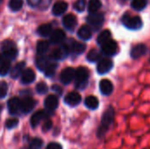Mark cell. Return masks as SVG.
<instances>
[{"mask_svg":"<svg viewBox=\"0 0 150 149\" xmlns=\"http://www.w3.org/2000/svg\"><path fill=\"white\" fill-rule=\"evenodd\" d=\"M147 46H145L144 44H138L136 46H134L132 50H131V56L134 59H138L141 58L142 55H144L147 53Z\"/></svg>","mask_w":150,"mask_h":149,"instance_id":"18","label":"cell"},{"mask_svg":"<svg viewBox=\"0 0 150 149\" xmlns=\"http://www.w3.org/2000/svg\"><path fill=\"white\" fill-rule=\"evenodd\" d=\"M49 63H50V62H49L48 59H47V57H45V56H41V57L38 58L37 61H36L37 68H38L40 70H41V71H44V70L46 69V68L48 66Z\"/></svg>","mask_w":150,"mask_h":149,"instance_id":"30","label":"cell"},{"mask_svg":"<svg viewBox=\"0 0 150 149\" xmlns=\"http://www.w3.org/2000/svg\"><path fill=\"white\" fill-rule=\"evenodd\" d=\"M8 85L5 82H2L0 83V98H4L7 95Z\"/></svg>","mask_w":150,"mask_h":149,"instance_id":"39","label":"cell"},{"mask_svg":"<svg viewBox=\"0 0 150 149\" xmlns=\"http://www.w3.org/2000/svg\"><path fill=\"white\" fill-rule=\"evenodd\" d=\"M20 103H21L20 99L18 97H12L8 101L7 105H8V110L11 115H17L18 114L19 112H21Z\"/></svg>","mask_w":150,"mask_h":149,"instance_id":"13","label":"cell"},{"mask_svg":"<svg viewBox=\"0 0 150 149\" xmlns=\"http://www.w3.org/2000/svg\"><path fill=\"white\" fill-rule=\"evenodd\" d=\"M42 2V0H27V3L29 5H31L32 7H35L38 6L39 4H40Z\"/></svg>","mask_w":150,"mask_h":149,"instance_id":"42","label":"cell"},{"mask_svg":"<svg viewBox=\"0 0 150 149\" xmlns=\"http://www.w3.org/2000/svg\"><path fill=\"white\" fill-rule=\"evenodd\" d=\"M70 53V48L69 44H63L62 46H60L59 47L55 48L52 54H51V57L54 60L56 61H62L63 59H65L69 54Z\"/></svg>","mask_w":150,"mask_h":149,"instance_id":"6","label":"cell"},{"mask_svg":"<svg viewBox=\"0 0 150 149\" xmlns=\"http://www.w3.org/2000/svg\"><path fill=\"white\" fill-rule=\"evenodd\" d=\"M69 48H70V53L73 52L76 54H81L84 52V50L86 49V45L81 42H76L75 40H72V43L69 44Z\"/></svg>","mask_w":150,"mask_h":149,"instance_id":"22","label":"cell"},{"mask_svg":"<svg viewBox=\"0 0 150 149\" xmlns=\"http://www.w3.org/2000/svg\"><path fill=\"white\" fill-rule=\"evenodd\" d=\"M120 1H122V2H126L127 0H120Z\"/></svg>","mask_w":150,"mask_h":149,"instance_id":"46","label":"cell"},{"mask_svg":"<svg viewBox=\"0 0 150 149\" xmlns=\"http://www.w3.org/2000/svg\"><path fill=\"white\" fill-rule=\"evenodd\" d=\"M111 39H112V33H111V32L108 31V30H105V31H103L102 32L99 33L97 41H98V43L100 46H102L103 44H105V42H107Z\"/></svg>","mask_w":150,"mask_h":149,"instance_id":"27","label":"cell"},{"mask_svg":"<svg viewBox=\"0 0 150 149\" xmlns=\"http://www.w3.org/2000/svg\"><path fill=\"white\" fill-rule=\"evenodd\" d=\"M100 59V53L97 49H91L87 54V60L91 62L98 61Z\"/></svg>","mask_w":150,"mask_h":149,"instance_id":"31","label":"cell"},{"mask_svg":"<svg viewBox=\"0 0 150 149\" xmlns=\"http://www.w3.org/2000/svg\"><path fill=\"white\" fill-rule=\"evenodd\" d=\"M104 21H105L104 14L99 12L90 13V15L87 18V22L89 24V26L96 31L102 27Z\"/></svg>","mask_w":150,"mask_h":149,"instance_id":"5","label":"cell"},{"mask_svg":"<svg viewBox=\"0 0 150 149\" xmlns=\"http://www.w3.org/2000/svg\"><path fill=\"white\" fill-rule=\"evenodd\" d=\"M20 110L25 114L31 112L36 105V102L30 97H25V98L20 100Z\"/></svg>","mask_w":150,"mask_h":149,"instance_id":"11","label":"cell"},{"mask_svg":"<svg viewBox=\"0 0 150 149\" xmlns=\"http://www.w3.org/2000/svg\"><path fill=\"white\" fill-rule=\"evenodd\" d=\"M1 48H2V52H3L4 56L5 57V59H7L9 61L14 60L18 55L17 46L12 40H4L2 43Z\"/></svg>","mask_w":150,"mask_h":149,"instance_id":"3","label":"cell"},{"mask_svg":"<svg viewBox=\"0 0 150 149\" xmlns=\"http://www.w3.org/2000/svg\"><path fill=\"white\" fill-rule=\"evenodd\" d=\"M36 91L40 95L46 94L48 91V87L45 83H39L36 86Z\"/></svg>","mask_w":150,"mask_h":149,"instance_id":"37","label":"cell"},{"mask_svg":"<svg viewBox=\"0 0 150 149\" xmlns=\"http://www.w3.org/2000/svg\"><path fill=\"white\" fill-rule=\"evenodd\" d=\"M43 146V141L40 138H33L30 143L28 149H40Z\"/></svg>","mask_w":150,"mask_h":149,"instance_id":"34","label":"cell"},{"mask_svg":"<svg viewBox=\"0 0 150 149\" xmlns=\"http://www.w3.org/2000/svg\"><path fill=\"white\" fill-rule=\"evenodd\" d=\"M56 68H57V64L56 63H49L48 64V66L46 68V69L43 71L44 73H45V75L47 76H53L54 75V73H55V71H56Z\"/></svg>","mask_w":150,"mask_h":149,"instance_id":"35","label":"cell"},{"mask_svg":"<svg viewBox=\"0 0 150 149\" xmlns=\"http://www.w3.org/2000/svg\"><path fill=\"white\" fill-rule=\"evenodd\" d=\"M2 109H3V106H2V105H0V112H1V111H2Z\"/></svg>","mask_w":150,"mask_h":149,"instance_id":"44","label":"cell"},{"mask_svg":"<svg viewBox=\"0 0 150 149\" xmlns=\"http://www.w3.org/2000/svg\"><path fill=\"white\" fill-rule=\"evenodd\" d=\"M49 48V43L47 40H40L37 43V47H36V50H37V54L40 55H43L45 54Z\"/></svg>","mask_w":150,"mask_h":149,"instance_id":"26","label":"cell"},{"mask_svg":"<svg viewBox=\"0 0 150 149\" xmlns=\"http://www.w3.org/2000/svg\"><path fill=\"white\" fill-rule=\"evenodd\" d=\"M76 23H77L76 18L73 14H68L64 16L62 18V25L68 30H73L76 25Z\"/></svg>","mask_w":150,"mask_h":149,"instance_id":"17","label":"cell"},{"mask_svg":"<svg viewBox=\"0 0 150 149\" xmlns=\"http://www.w3.org/2000/svg\"><path fill=\"white\" fill-rule=\"evenodd\" d=\"M75 74H76V70L73 68L69 67V68H64L60 75L61 82L64 85L69 84L75 79Z\"/></svg>","mask_w":150,"mask_h":149,"instance_id":"8","label":"cell"},{"mask_svg":"<svg viewBox=\"0 0 150 149\" xmlns=\"http://www.w3.org/2000/svg\"><path fill=\"white\" fill-rule=\"evenodd\" d=\"M67 9H68V4L63 1H59L54 4L52 8V12L54 16H61L67 11Z\"/></svg>","mask_w":150,"mask_h":149,"instance_id":"20","label":"cell"},{"mask_svg":"<svg viewBox=\"0 0 150 149\" xmlns=\"http://www.w3.org/2000/svg\"><path fill=\"white\" fill-rule=\"evenodd\" d=\"M23 6V0H10L9 8L13 11H19Z\"/></svg>","mask_w":150,"mask_h":149,"instance_id":"32","label":"cell"},{"mask_svg":"<svg viewBox=\"0 0 150 149\" xmlns=\"http://www.w3.org/2000/svg\"><path fill=\"white\" fill-rule=\"evenodd\" d=\"M46 117H47V113L44 111H38L36 112L34 114H33V116L31 117L30 119V124L31 126L33 128H35L38 126V125L40 123V121L42 119H44Z\"/></svg>","mask_w":150,"mask_h":149,"instance_id":"16","label":"cell"},{"mask_svg":"<svg viewBox=\"0 0 150 149\" xmlns=\"http://www.w3.org/2000/svg\"><path fill=\"white\" fill-rule=\"evenodd\" d=\"M101 1L100 0H90L88 4V11L90 13L98 12V11L101 7Z\"/></svg>","mask_w":150,"mask_h":149,"instance_id":"28","label":"cell"},{"mask_svg":"<svg viewBox=\"0 0 150 149\" xmlns=\"http://www.w3.org/2000/svg\"><path fill=\"white\" fill-rule=\"evenodd\" d=\"M11 69V61L5 59L0 63V76H6Z\"/></svg>","mask_w":150,"mask_h":149,"instance_id":"29","label":"cell"},{"mask_svg":"<svg viewBox=\"0 0 150 149\" xmlns=\"http://www.w3.org/2000/svg\"><path fill=\"white\" fill-rule=\"evenodd\" d=\"M25 61H21V62L17 63L11 71V77L13 79H16L18 76H20L21 74L23 73L24 69H25Z\"/></svg>","mask_w":150,"mask_h":149,"instance_id":"23","label":"cell"},{"mask_svg":"<svg viewBox=\"0 0 150 149\" xmlns=\"http://www.w3.org/2000/svg\"><path fill=\"white\" fill-rule=\"evenodd\" d=\"M122 22L124 25L131 30H138L142 27V20L138 16H128L125 15L122 18Z\"/></svg>","mask_w":150,"mask_h":149,"instance_id":"4","label":"cell"},{"mask_svg":"<svg viewBox=\"0 0 150 149\" xmlns=\"http://www.w3.org/2000/svg\"><path fill=\"white\" fill-rule=\"evenodd\" d=\"M37 32L41 37H48L52 32V25L49 24H43L39 26Z\"/></svg>","mask_w":150,"mask_h":149,"instance_id":"25","label":"cell"},{"mask_svg":"<svg viewBox=\"0 0 150 149\" xmlns=\"http://www.w3.org/2000/svg\"><path fill=\"white\" fill-rule=\"evenodd\" d=\"M89 70L85 67H79L75 74V85L79 90H83L87 87L89 82Z\"/></svg>","mask_w":150,"mask_h":149,"instance_id":"2","label":"cell"},{"mask_svg":"<svg viewBox=\"0 0 150 149\" xmlns=\"http://www.w3.org/2000/svg\"><path fill=\"white\" fill-rule=\"evenodd\" d=\"M84 105L90 110H96V109L98 108L99 102H98V99L96 97H94V96H89V97H87L85 98Z\"/></svg>","mask_w":150,"mask_h":149,"instance_id":"24","label":"cell"},{"mask_svg":"<svg viewBox=\"0 0 150 149\" xmlns=\"http://www.w3.org/2000/svg\"><path fill=\"white\" fill-rule=\"evenodd\" d=\"M52 89H53L55 92H57L60 96L62 94V89L60 86H58V85H54V86L52 87Z\"/></svg>","mask_w":150,"mask_h":149,"instance_id":"43","label":"cell"},{"mask_svg":"<svg viewBox=\"0 0 150 149\" xmlns=\"http://www.w3.org/2000/svg\"><path fill=\"white\" fill-rule=\"evenodd\" d=\"M35 80V74L32 68L24 69L21 74V83L23 84H30Z\"/></svg>","mask_w":150,"mask_h":149,"instance_id":"19","label":"cell"},{"mask_svg":"<svg viewBox=\"0 0 150 149\" xmlns=\"http://www.w3.org/2000/svg\"><path fill=\"white\" fill-rule=\"evenodd\" d=\"M65 32L62 29H56L54 31H52L50 37V42L53 44H60L65 40Z\"/></svg>","mask_w":150,"mask_h":149,"instance_id":"15","label":"cell"},{"mask_svg":"<svg viewBox=\"0 0 150 149\" xmlns=\"http://www.w3.org/2000/svg\"><path fill=\"white\" fill-rule=\"evenodd\" d=\"M59 105V99L55 95H49L44 101V105L47 112H53L55 111Z\"/></svg>","mask_w":150,"mask_h":149,"instance_id":"10","label":"cell"},{"mask_svg":"<svg viewBox=\"0 0 150 149\" xmlns=\"http://www.w3.org/2000/svg\"><path fill=\"white\" fill-rule=\"evenodd\" d=\"M85 6H86V0H76V3L74 4V8L79 12L83 11Z\"/></svg>","mask_w":150,"mask_h":149,"instance_id":"36","label":"cell"},{"mask_svg":"<svg viewBox=\"0 0 150 149\" xmlns=\"http://www.w3.org/2000/svg\"><path fill=\"white\" fill-rule=\"evenodd\" d=\"M52 126H53V123H52V121L48 119V120L45 121V123L43 124V126H42V130H43L44 132L49 131V130L52 128Z\"/></svg>","mask_w":150,"mask_h":149,"instance_id":"40","label":"cell"},{"mask_svg":"<svg viewBox=\"0 0 150 149\" xmlns=\"http://www.w3.org/2000/svg\"><path fill=\"white\" fill-rule=\"evenodd\" d=\"M112 67H113L112 61L109 58H104L98 61V66H97V70L98 74L104 75V74L108 73L112 68Z\"/></svg>","mask_w":150,"mask_h":149,"instance_id":"9","label":"cell"},{"mask_svg":"<svg viewBox=\"0 0 150 149\" xmlns=\"http://www.w3.org/2000/svg\"><path fill=\"white\" fill-rule=\"evenodd\" d=\"M147 6V0H133L132 7L136 11H142Z\"/></svg>","mask_w":150,"mask_h":149,"instance_id":"33","label":"cell"},{"mask_svg":"<svg viewBox=\"0 0 150 149\" xmlns=\"http://www.w3.org/2000/svg\"><path fill=\"white\" fill-rule=\"evenodd\" d=\"M47 149H62V147L60 143H57V142H50L47 147Z\"/></svg>","mask_w":150,"mask_h":149,"instance_id":"41","label":"cell"},{"mask_svg":"<svg viewBox=\"0 0 150 149\" xmlns=\"http://www.w3.org/2000/svg\"><path fill=\"white\" fill-rule=\"evenodd\" d=\"M77 35L80 39L83 40H88L92 36L91 28L89 25H82L77 32Z\"/></svg>","mask_w":150,"mask_h":149,"instance_id":"21","label":"cell"},{"mask_svg":"<svg viewBox=\"0 0 150 149\" xmlns=\"http://www.w3.org/2000/svg\"><path fill=\"white\" fill-rule=\"evenodd\" d=\"M114 116H115V111L112 106L107 107V109L104 112L100 125L97 131V137L98 139H103L106 133H108L110 127L112 126L113 121H114Z\"/></svg>","mask_w":150,"mask_h":149,"instance_id":"1","label":"cell"},{"mask_svg":"<svg viewBox=\"0 0 150 149\" xmlns=\"http://www.w3.org/2000/svg\"><path fill=\"white\" fill-rule=\"evenodd\" d=\"M82 97L78 92H70L64 97V102L69 106H76L81 103Z\"/></svg>","mask_w":150,"mask_h":149,"instance_id":"12","label":"cell"},{"mask_svg":"<svg viewBox=\"0 0 150 149\" xmlns=\"http://www.w3.org/2000/svg\"><path fill=\"white\" fill-rule=\"evenodd\" d=\"M18 125V119H15V118L9 119L5 122V126L8 129H12V128L16 127Z\"/></svg>","mask_w":150,"mask_h":149,"instance_id":"38","label":"cell"},{"mask_svg":"<svg viewBox=\"0 0 150 149\" xmlns=\"http://www.w3.org/2000/svg\"><path fill=\"white\" fill-rule=\"evenodd\" d=\"M1 61H2V55L0 54V63H1Z\"/></svg>","mask_w":150,"mask_h":149,"instance_id":"45","label":"cell"},{"mask_svg":"<svg viewBox=\"0 0 150 149\" xmlns=\"http://www.w3.org/2000/svg\"><path fill=\"white\" fill-rule=\"evenodd\" d=\"M101 47H102V52L109 57L116 54L118 52V49H119L117 42L112 39L110 40H108L107 42H105V44H103Z\"/></svg>","mask_w":150,"mask_h":149,"instance_id":"7","label":"cell"},{"mask_svg":"<svg viewBox=\"0 0 150 149\" xmlns=\"http://www.w3.org/2000/svg\"><path fill=\"white\" fill-rule=\"evenodd\" d=\"M99 90L105 96H109L113 91V84L108 79H103L99 83Z\"/></svg>","mask_w":150,"mask_h":149,"instance_id":"14","label":"cell"}]
</instances>
